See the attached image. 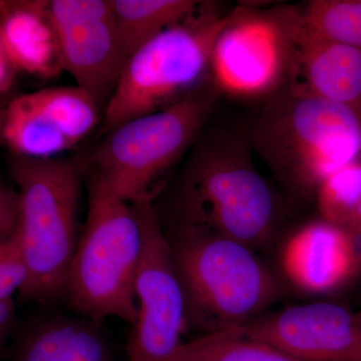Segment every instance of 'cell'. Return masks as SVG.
Masks as SVG:
<instances>
[{
    "mask_svg": "<svg viewBox=\"0 0 361 361\" xmlns=\"http://www.w3.org/2000/svg\"><path fill=\"white\" fill-rule=\"evenodd\" d=\"M11 237H7V238H4V237H0V257H1L2 254H4V251H6L7 244H8V240L11 238Z\"/></svg>",
    "mask_w": 361,
    "mask_h": 361,
    "instance_id": "26",
    "label": "cell"
},
{
    "mask_svg": "<svg viewBox=\"0 0 361 361\" xmlns=\"http://www.w3.org/2000/svg\"><path fill=\"white\" fill-rule=\"evenodd\" d=\"M16 361H111L104 337L89 323L51 320L37 327Z\"/></svg>",
    "mask_w": 361,
    "mask_h": 361,
    "instance_id": "16",
    "label": "cell"
},
{
    "mask_svg": "<svg viewBox=\"0 0 361 361\" xmlns=\"http://www.w3.org/2000/svg\"><path fill=\"white\" fill-rule=\"evenodd\" d=\"M89 173V211L65 294L73 308L94 322L116 317L134 325L141 225L132 204L114 193L96 172Z\"/></svg>",
    "mask_w": 361,
    "mask_h": 361,
    "instance_id": "5",
    "label": "cell"
},
{
    "mask_svg": "<svg viewBox=\"0 0 361 361\" xmlns=\"http://www.w3.org/2000/svg\"><path fill=\"white\" fill-rule=\"evenodd\" d=\"M99 118L101 106L77 85L47 87L7 104L1 140L13 156L58 158L87 137Z\"/></svg>",
    "mask_w": 361,
    "mask_h": 361,
    "instance_id": "10",
    "label": "cell"
},
{
    "mask_svg": "<svg viewBox=\"0 0 361 361\" xmlns=\"http://www.w3.org/2000/svg\"><path fill=\"white\" fill-rule=\"evenodd\" d=\"M4 108H1V106H0V142H2L1 132H2V120H4Z\"/></svg>",
    "mask_w": 361,
    "mask_h": 361,
    "instance_id": "27",
    "label": "cell"
},
{
    "mask_svg": "<svg viewBox=\"0 0 361 361\" xmlns=\"http://www.w3.org/2000/svg\"><path fill=\"white\" fill-rule=\"evenodd\" d=\"M187 319L210 332L243 326L281 297L278 278L245 244L221 237H168Z\"/></svg>",
    "mask_w": 361,
    "mask_h": 361,
    "instance_id": "7",
    "label": "cell"
},
{
    "mask_svg": "<svg viewBox=\"0 0 361 361\" xmlns=\"http://www.w3.org/2000/svg\"><path fill=\"white\" fill-rule=\"evenodd\" d=\"M14 320L13 300L0 301V343L6 338Z\"/></svg>",
    "mask_w": 361,
    "mask_h": 361,
    "instance_id": "24",
    "label": "cell"
},
{
    "mask_svg": "<svg viewBox=\"0 0 361 361\" xmlns=\"http://www.w3.org/2000/svg\"><path fill=\"white\" fill-rule=\"evenodd\" d=\"M132 205L142 245L135 281L137 319L128 355L130 361H172L188 326L186 296L153 202Z\"/></svg>",
    "mask_w": 361,
    "mask_h": 361,
    "instance_id": "9",
    "label": "cell"
},
{
    "mask_svg": "<svg viewBox=\"0 0 361 361\" xmlns=\"http://www.w3.org/2000/svg\"><path fill=\"white\" fill-rule=\"evenodd\" d=\"M358 311H360V312L361 313V307H360V310H358Z\"/></svg>",
    "mask_w": 361,
    "mask_h": 361,
    "instance_id": "28",
    "label": "cell"
},
{
    "mask_svg": "<svg viewBox=\"0 0 361 361\" xmlns=\"http://www.w3.org/2000/svg\"><path fill=\"white\" fill-rule=\"evenodd\" d=\"M292 59L288 4H238L214 44L211 85L219 96L257 103L287 87Z\"/></svg>",
    "mask_w": 361,
    "mask_h": 361,
    "instance_id": "8",
    "label": "cell"
},
{
    "mask_svg": "<svg viewBox=\"0 0 361 361\" xmlns=\"http://www.w3.org/2000/svg\"><path fill=\"white\" fill-rule=\"evenodd\" d=\"M172 361L301 360L272 344L244 336L237 329H230L183 342Z\"/></svg>",
    "mask_w": 361,
    "mask_h": 361,
    "instance_id": "18",
    "label": "cell"
},
{
    "mask_svg": "<svg viewBox=\"0 0 361 361\" xmlns=\"http://www.w3.org/2000/svg\"><path fill=\"white\" fill-rule=\"evenodd\" d=\"M63 71L104 106L115 90L125 58L114 23L111 0H49Z\"/></svg>",
    "mask_w": 361,
    "mask_h": 361,
    "instance_id": "11",
    "label": "cell"
},
{
    "mask_svg": "<svg viewBox=\"0 0 361 361\" xmlns=\"http://www.w3.org/2000/svg\"><path fill=\"white\" fill-rule=\"evenodd\" d=\"M315 199L320 219L348 229L361 207V156L323 180Z\"/></svg>",
    "mask_w": 361,
    "mask_h": 361,
    "instance_id": "20",
    "label": "cell"
},
{
    "mask_svg": "<svg viewBox=\"0 0 361 361\" xmlns=\"http://www.w3.org/2000/svg\"><path fill=\"white\" fill-rule=\"evenodd\" d=\"M20 200L18 192L0 183V237H11L18 224Z\"/></svg>",
    "mask_w": 361,
    "mask_h": 361,
    "instance_id": "22",
    "label": "cell"
},
{
    "mask_svg": "<svg viewBox=\"0 0 361 361\" xmlns=\"http://www.w3.org/2000/svg\"><path fill=\"white\" fill-rule=\"evenodd\" d=\"M349 231L355 237L356 243L360 247L361 252V207L360 211L356 214L355 220L353 221L350 226L348 227Z\"/></svg>",
    "mask_w": 361,
    "mask_h": 361,
    "instance_id": "25",
    "label": "cell"
},
{
    "mask_svg": "<svg viewBox=\"0 0 361 361\" xmlns=\"http://www.w3.org/2000/svg\"><path fill=\"white\" fill-rule=\"evenodd\" d=\"M232 9L203 1L193 16L130 54L104 106L106 133L137 116L167 110L211 87V54Z\"/></svg>",
    "mask_w": 361,
    "mask_h": 361,
    "instance_id": "3",
    "label": "cell"
},
{
    "mask_svg": "<svg viewBox=\"0 0 361 361\" xmlns=\"http://www.w3.org/2000/svg\"><path fill=\"white\" fill-rule=\"evenodd\" d=\"M253 153L241 129L203 130L169 192L170 237H221L253 250L269 243L282 204Z\"/></svg>",
    "mask_w": 361,
    "mask_h": 361,
    "instance_id": "1",
    "label": "cell"
},
{
    "mask_svg": "<svg viewBox=\"0 0 361 361\" xmlns=\"http://www.w3.org/2000/svg\"><path fill=\"white\" fill-rule=\"evenodd\" d=\"M219 97L211 85L167 110L121 123L94 148L90 170L128 203L153 202L205 129Z\"/></svg>",
    "mask_w": 361,
    "mask_h": 361,
    "instance_id": "6",
    "label": "cell"
},
{
    "mask_svg": "<svg viewBox=\"0 0 361 361\" xmlns=\"http://www.w3.org/2000/svg\"><path fill=\"white\" fill-rule=\"evenodd\" d=\"M241 130L292 197H315L323 180L361 156V111L288 87L257 102Z\"/></svg>",
    "mask_w": 361,
    "mask_h": 361,
    "instance_id": "2",
    "label": "cell"
},
{
    "mask_svg": "<svg viewBox=\"0 0 361 361\" xmlns=\"http://www.w3.org/2000/svg\"><path fill=\"white\" fill-rule=\"evenodd\" d=\"M0 42L18 71L44 80L63 71L47 0H0Z\"/></svg>",
    "mask_w": 361,
    "mask_h": 361,
    "instance_id": "15",
    "label": "cell"
},
{
    "mask_svg": "<svg viewBox=\"0 0 361 361\" xmlns=\"http://www.w3.org/2000/svg\"><path fill=\"white\" fill-rule=\"evenodd\" d=\"M27 278V266L14 232L0 257V301L13 300L11 297L16 292L20 293Z\"/></svg>",
    "mask_w": 361,
    "mask_h": 361,
    "instance_id": "21",
    "label": "cell"
},
{
    "mask_svg": "<svg viewBox=\"0 0 361 361\" xmlns=\"http://www.w3.org/2000/svg\"><path fill=\"white\" fill-rule=\"evenodd\" d=\"M284 276L311 294L341 290L361 274V252L346 228L322 219L292 233L280 251Z\"/></svg>",
    "mask_w": 361,
    "mask_h": 361,
    "instance_id": "13",
    "label": "cell"
},
{
    "mask_svg": "<svg viewBox=\"0 0 361 361\" xmlns=\"http://www.w3.org/2000/svg\"><path fill=\"white\" fill-rule=\"evenodd\" d=\"M9 167L20 200L14 232L28 270L20 294L28 300L51 302L65 294L77 249L82 173L61 158L13 156Z\"/></svg>",
    "mask_w": 361,
    "mask_h": 361,
    "instance_id": "4",
    "label": "cell"
},
{
    "mask_svg": "<svg viewBox=\"0 0 361 361\" xmlns=\"http://www.w3.org/2000/svg\"><path fill=\"white\" fill-rule=\"evenodd\" d=\"M293 59L287 87L361 111V51L303 27L289 6Z\"/></svg>",
    "mask_w": 361,
    "mask_h": 361,
    "instance_id": "14",
    "label": "cell"
},
{
    "mask_svg": "<svg viewBox=\"0 0 361 361\" xmlns=\"http://www.w3.org/2000/svg\"><path fill=\"white\" fill-rule=\"evenodd\" d=\"M114 23L123 58L200 8L196 0H111Z\"/></svg>",
    "mask_w": 361,
    "mask_h": 361,
    "instance_id": "17",
    "label": "cell"
},
{
    "mask_svg": "<svg viewBox=\"0 0 361 361\" xmlns=\"http://www.w3.org/2000/svg\"><path fill=\"white\" fill-rule=\"evenodd\" d=\"M294 9L306 30L361 51V0H310Z\"/></svg>",
    "mask_w": 361,
    "mask_h": 361,
    "instance_id": "19",
    "label": "cell"
},
{
    "mask_svg": "<svg viewBox=\"0 0 361 361\" xmlns=\"http://www.w3.org/2000/svg\"><path fill=\"white\" fill-rule=\"evenodd\" d=\"M235 329L301 361H361V313L331 301L291 306Z\"/></svg>",
    "mask_w": 361,
    "mask_h": 361,
    "instance_id": "12",
    "label": "cell"
},
{
    "mask_svg": "<svg viewBox=\"0 0 361 361\" xmlns=\"http://www.w3.org/2000/svg\"><path fill=\"white\" fill-rule=\"evenodd\" d=\"M16 71L6 54H0V94H6L11 89Z\"/></svg>",
    "mask_w": 361,
    "mask_h": 361,
    "instance_id": "23",
    "label": "cell"
}]
</instances>
